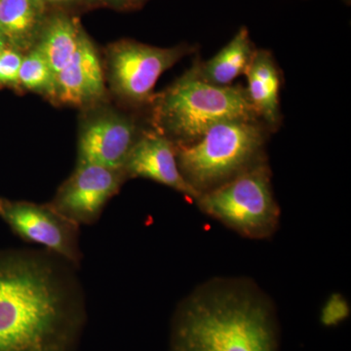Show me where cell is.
I'll use <instances>...</instances> for the list:
<instances>
[{
	"mask_svg": "<svg viewBox=\"0 0 351 351\" xmlns=\"http://www.w3.org/2000/svg\"><path fill=\"white\" fill-rule=\"evenodd\" d=\"M75 269L46 250L0 261V351H73L85 313Z\"/></svg>",
	"mask_w": 351,
	"mask_h": 351,
	"instance_id": "cell-1",
	"label": "cell"
},
{
	"mask_svg": "<svg viewBox=\"0 0 351 351\" xmlns=\"http://www.w3.org/2000/svg\"><path fill=\"white\" fill-rule=\"evenodd\" d=\"M279 328L269 297L246 279L202 284L178 306L169 351H278Z\"/></svg>",
	"mask_w": 351,
	"mask_h": 351,
	"instance_id": "cell-2",
	"label": "cell"
},
{
	"mask_svg": "<svg viewBox=\"0 0 351 351\" xmlns=\"http://www.w3.org/2000/svg\"><path fill=\"white\" fill-rule=\"evenodd\" d=\"M152 124L176 147L195 144L226 120L258 119L246 88L219 87L203 82L191 66L152 101Z\"/></svg>",
	"mask_w": 351,
	"mask_h": 351,
	"instance_id": "cell-3",
	"label": "cell"
},
{
	"mask_svg": "<svg viewBox=\"0 0 351 351\" xmlns=\"http://www.w3.org/2000/svg\"><path fill=\"white\" fill-rule=\"evenodd\" d=\"M269 133L260 119L226 120L195 144L176 147L184 181L199 196L267 161Z\"/></svg>",
	"mask_w": 351,
	"mask_h": 351,
	"instance_id": "cell-4",
	"label": "cell"
},
{
	"mask_svg": "<svg viewBox=\"0 0 351 351\" xmlns=\"http://www.w3.org/2000/svg\"><path fill=\"white\" fill-rule=\"evenodd\" d=\"M195 202L203 213L247 239H269L278 226L280 210L267 161L203 193Z\"/></svg>",
	"mask_w": 351,
	"mask_h": 351,
	"instance_id": "cell-5",
	"label": "cell"
},
{
	"mask_svg": "<svg viewBox=\"0 0 351 351\" xmlns=\"http://www.w3.org/2000/svg\"><path fill=\"white\" fill-rule=\"evenodd\" d=\"M196 47L182 43L162 48L122 39L108 47L107 68L113 92L132 105L152 104L157 80Z\"/></svg>",
	"mask_w": 351,
	"mask_h": 351,
	"instance_id": "cell-6",
	"label": "cell"
},
{
	"mask_svg": "<svg viewBox=\"0 0 351 351\" xmlns=\"http://www.w3.org/2000/svg\"><path fill=\"white\" fill-rule=\"evenodd\" d=\"M0 217L21 239L43 246L77 267L82 260L80 225L57 211L50 203L0 200Z\"/></svg>",
	"mask_w": 351,
	"mask_h": 351,
	"instance_id": "cell-7",
	"label": "cell"
},
{
	"mask_svg": "<svg viewBox=\"0 0 351 351\" xmlns=\"http://www.w3.org/2000/svg\"><path fill=\"white\" fill-rule=\"evenodd\" d=\"M127 179L122 169L77 164L50 204L77 225H93Z\"/></svg>",
	"mask_w": 351,
	"mask_h": 351,
	"instance_id": "cell-8",
	"label": "cell"
},
{
	"mask_svg": "<svg viewBox=\"0 0 351 351\" xmlns=\"http://www.w3.org/2000/svg\"><path fill=\"white\" fill-rule=\"evenodd\" d=\"M136 122L114 112L101 113L82 127L77 164H96L124 170L129 154L141 136Z\"/></svg>",
	"mask_w": 351,
	"mask_h": 351,
	"instance_id": "cell-9",
	"label": "cell"
},
{
	"mask_svg": "<svg viewBox=\"0 0 351 351\" xmlns=\"http://www.w3.org/2000/svg\"><path fill=\"white\" fill-rule=\"evenodd\" d=\"M123 169L128 179L152 180L174 189L189 199H197V193L184 181L178 166L177 147L154 130L142 132Z\"/></svg>",
	"mask_w": 351,
	"mask_h": 351,
	"instance_id": "cell-10",
	"label": "cell"
},
{
	"mask_svg": "<svg viewBox=\"0 0 351 351\" xmlns=\"http://www.w3.org/2000/svg\"><path fill=\"white\" fill-rule=\"evenodd\" d=\"M106 87L100 58L93 43L83 32L73 59L55 76L53 99L64 105H91L105 96Z\"/></svg>",
	"mask_w": 351,
	"mask_h": 351,
	"instance_id": "cell-11",
	"label": "cell"
},
{
	"mask_svg": "<svg viewBox=\"0 0 351 351\" xmlns=\"http://www.w3.org/2000/svg\"><path fill=\"white\" fill-rule=\"evenodd\" d=\"M245 75L246 92L258 119L270 133L278 130L282 123L280 89L282 75L269 50H256Z\"/></svg>",
	"mask_w": 351,
	"mask_h": 351,
	"instance_id": "cell-12",
	"label": "cell"
},
{
	"mask_svg": "<svg viewBox=\"0 0 351 351\" xmlns=\"http://www.w3.org/2000/svg\"><path fill=\"white\" fill-rule=\"evenodd\" d=\"M255 44L252 41L248 27H240L232 40L208 61L196 60V73L203 82L226 87L245 75L255 54Z\"/></svg>",
	"mask_w": 351,
	"mask_h": 351,
	"instance_id": "cell-13",
	"label": "cell"
},
{
	"mask_svg": "<svg viewBox=\"0 0 351 351\" xmlns=\"http://www.w3.org/2000/svg\"><path fill=\"white\" fill-rule=\"evenodd\" d=\"M83 32L80 21L66 10L51 11L32 48L43 55L56 75L73 59Z\"/></svg>",
	"mask_w": 351,
	"mask_h": 351,
	"instance_id": "cell-14",
	"label": "cell"
},
{
	"mask_svg": "<svg viewBox=\"0 0 351 351\" xmlns=\"http://www.w3.org/2000/svg\"><path fill=\"white\" fill-rule=\"evenodd\" d=\"M48 14L40 0H0V34L12 47L31 50Z\"/></svg>",
	"mask_w": 351,
	"mask_h": 351,
	"instance_id": "cell-15",
	"label": "cell"
},
{
	"mask_svg": "<svg viewBox=\"0 0 351 351\" xmlns=\"http://www.w3.org/2000/svg\"><path fill=\"white\" fill-rule=\"evenodd\" d=\"M27 52L21 64L19 84L25 89L53 98L56 76L54 71L36 48H32Z\"/></svg>",
	"mask_w": 351,
	"mask_h": 351,
	"instance_id": "cell-16",
	"label": "cell"
},
{
	"mask_svg": "<svg viewBox=\"0 0 351 351\" xmlns=\"http://www.w3.org/2000/svg\"><path fill=\"white\" fill-rule=\"evenodd\" d=\"M22 53L15 47H6L0 54V85L19 84Z\"/></svg>",
	"mask_w": 351,
	"mask_h": 351,
	"instance_id": "cell-17",
	"label": "cell"
},
{
	"mask_svg": "<svg viewBox=\"0 0 351 351\" xmlns=\"http://www.w3.org/2000/svg\"><path fill=\"white\" fill-rule=\"evenodd\" d=\"M87 7H108L117 10H128L129 0H82Z\"/></svg>",
	"mask_w": 351,
	"mask_h": 351,
	"instance_id": "cell-18",
	"label": "cell"
},
{
	"mask_svg": "<svg viewBox=\"0 0 351 351\" xmlns=\"http://www.w3.org/2000/svg\"><path fill=\"white\" fill-rule=\"evenodd\" d=\"M49 12L56 10H66L69 7L77 5L82 0H40Z\"/></svg>",
	"mask_w": 351,
	"mask_h": 351,
	"instance_id": "cell-19",
	"label": "cell"
},
{
	"mask_svg": "<svg viewBox=\"0 0 351 351\" xmlns=\"http://www.w3.org/2000/svg\"><path fill=\"white\" fill-rule=\"evenodd\" d=\"M149 0H129L128 10L138 9L145 5Z\"/></svg>",
	"mask_w": 351,
	"mask_h": 351,
	"instance_id": "cell-20",
	"label": "cell"
},
{
	"mask_svg": "<svg viewBox=\"0 0 351 351\" xmlns=\"http://www.w3.org/2000/svg\"><path fill=\"white\" fill-rule=\"evenodd\" d=\"M6 43L7 41L4 39L3 36L0 34V54H1L2 51L5 49L6 48Z\"/></svg>",
	"mask_w": 351,
	"mask_h": 351,
	"instance_id": "cell-21",
	"label": "cell"
}]
</instances>
